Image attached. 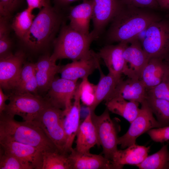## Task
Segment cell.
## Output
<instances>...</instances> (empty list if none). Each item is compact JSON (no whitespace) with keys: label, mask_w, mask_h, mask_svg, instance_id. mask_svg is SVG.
Wrapping results in <instances>:
<instances>
[{"label":"cell","mask_w":169,"mask_h":169,"mask_svg":"<svg viewBox=\"0 0 169 169\" xmlns=\"http://www.w3.org/2000/svg\"><path fill=\"white\" fill-rule=\"evenodd\" d=\"M148 9L123 3L111 22L105 36L106 42L108 44L121 42L130 43L151 23L163 18Z\"/></svg>","instance_id":"cell-1"},{"label":"cell","mask_w":169,"mask_h":169,"mask_svg":"<svg viewBox=\"0 0 169 169\" xmlns=\"http://www.w3.org/2000/svg\"><path fill=\"white\" fill-rule=\"evenodd\" d=\"M0 140L30 145L43 152H59L42 129L33 122L18 121L4 113L0 114Z\"/></svg>","instance_id":"cell-2"},{"label":"cell","mask_w":169,"mask_h":169,"mask_svg":"<svg viewBox=\"0 0 169 169\" xmlns=\"http://www.w3.org/2000/svg\"><path fill=\"white\" fill-rule=\"evenodd\" d=\"M60 10L50 4L43 8L34 18L29 31L21 40L27 48L37 51L54 42L64 22Z\"/></svg>","instance_id":"cell-3"},{"label":"cell","mask_w":169,"mask_h":169,"mask_svg":"<svg viewBox=\"0 0 169 169\" xmlns=\"http://www.w3.org/2000/svg\"><path fill=\"white\" fill-rule=\"evenodd\" d=\"M95 40L90 32L88 35L83 34L64 22L53 43L54 51L50 58L56 62L63 59L74 61L87 57L92 52L90 45Z\"/></svg>","instance_id":"cell-4"},{"label":"cell","mask_w":169,"mask_h":169,"mask_svg":"<svg viewBox=\"0 0 169 169\" xmlns=\"http://www.w3.org/2000/svg\"><path fill=\"white\" fill-rule=\"evenodd\" d=\"M64 116L63 110L49 103L33 121L42 129L59 152L66 154V137L63 125Z\"/></svg>","instance_id":"cell-5"},{"label":"cell","mask_w":169,"mask_h":169,"mask_svg":"<svg viewBox=\"0 0 169 169\" xmlns=\"http://www.w3.org/2000/svg\"><path fill=\"white\" fill-rule=\"evenodd\" d=\"M145 36L141 42L149 59L169 58V20L162 18L154 22L145 30Z\"/></svg>","instance_id":"cell-6"},{"label":"cell","mask_w":169,"mask_h":169,"mask_svg":"<svg viewBox=\"0 0 169 169\" xmlns=\"http://www.w3.org/2000/svg\"><path fill=\"white\" fill-rule=\"evenodd\" d=\"M9 95V102L3 113L13 117L19 116L27 121H33L49 103L38 95L12 93Z\"/></svg>","instance_id":"cell-7"},{"label":"cell","mask_w":169,"mask_h":169,"mask_svg":"<svg viewBox=\"0 0 169 169\" xmlns=\"http://www.w3.org/2000/svg\"><path fill=\"white\" fill-rule=\"evenodd\" d=\"M91 117L95 126L99 146L103 148L102 153L106 158L112 161L114 156L118 150L117 125L110 118L109 111L106 108L100 115L90 111Z\"/></svg>","instance_id":"cell-8"},{"label":"cell","mask_w":169,"mask_h":169,"mask_svg":"<svg viewBox=\"0 0 169 169\" xmlns=\"http://www.w3.org/2000/svg\"><path fill=\"white\" fill-rule=\"evenodd\" d=\"M141 104L139 113L130 123L127 131L123 135L118 137V145H120L122 149L136 144V139L150 130L162 127L154 118L146 99Z\"/></svg>","instance_id":"cell-9"},{"label":"cell","mask_w":169,"mask_h":169,"mask_svg":"<svg viewBox=\"0 0 169 169\" xmlns=\"http://www.w3.org/2000/svg\"><path fill=\"white\" fill-rule=\"evenodd\" d=\"M77 81L55 78L45 98L51 105L67 111L72 104V100L78 84Z\"/></svg>","instance_id":"cell-10"},{"label":"cell","mask_w":169,"mask_h":169,"mask_svg":"<svg viewBox=\"0 0 169 169\" xmlns=\"http://www.w3.org/2000/svg\"><path fill=\"white\" fill-rule=\"evenodd\" d=\"M93 29L90 33L95 39L98 38L107 24L122 6L121 0H92Z\"/></svg>","instance_id":"cell-11"},{"label":"cell","mask_w":169,"mask_h":169,"mask_svg":"<svg viewBox=\"0 0 169 169\" xmlns=\"http://www.w3.org/2000/svg\"><path fill=\"white\" fill-rule=\"evenodd\" d=\"M125 48L123 56L125 63L123 74L128 78L140 79L142 72L149 59L143 49L141 42L137 37Z\"/></svg>","instance_id":"cell-12"},{"label":"cell","mask_w":169,"mask_h":169,"mask_svg":"<svg viewBox=\"0 0 169 169\" xmlns=\"http://www.w3.org/2000/svg\"><path fill=\"white\" fill-rule=\"evenodd\" d=\"M25 54L22 51L0 59V86L6 91L13 90L24 64Z\"/></svg>","instance_id":"cell-13"},{"label":"cell","mask_w":169,"mask_h":169,"mask_svg":"<svg viewBox=\"0 0 169 169\" xmlns=\"http://www.w3.org/2000/svg\"><path fill=\"white\" fill-rule=\"evenodd\" d=\"M97 53L92 50L90 55L70 63L60 66L58 73L61 78L73 81L88 77L100 65Z\"/></svg>","instance_id":"cell-14"},{"label":"cell","mask_w":169,"mask_h":169,"mask_svg":"<svg viewBox=\"0 0 169 169\" xmlns=\"http://www.w3.org/2000/svg\"><path fill=\"white\" fill-rule=\"evenodd\" d=\"M128 44L121 42L116 45L108 44L97 53L108 68L109 73L119 79H121L123 74L125 63L123 52Z\"/></svg>","instance_id":"cell-15"},{"label":"cell","mask_w":169,"mask_h":169,"mask_svg":"<svg viewBox=\"0 0 169 169\" xmlns=\"http://www.w3.org/2000/svg\"><path fill=\"white\" fill-rule=\"evenodd\" d=\"M71 169H121L123 168L100 155L81 153L73 148L69 155Z\"/></svg>","instance_id":"cell-16"},{"label":"cell","mask_w":169,"mask_h":169,"mask_svg":"<svg viewBox=\"0 0 169 169\" xmlns=\"http://www.w3.org/2000/svg\"><path fill=\"white\" fill-rule=\"evenodd\" d=\"M74 98V101L70 108L67 111H64L63 125L66 137L65 153L68 154L73 149L72 145L80 124L81 100L79 84Z\"/></svg>","instance_id":"cell-17"},{"label":"cell","mask_w":169,"mask_h":169,"mask_svg":"<svg viewBox=\"0 0 169 169\" xmlns=\"http://www.w3.org/2000/svg\"><path fill=\"white\" fill-rule=\"evenodd\" d=\"M0 147L31 164L34 169H42L43 152L32 146L17 142L0 140Z\"/></svg>","instance_id":"cell-18"},{"label":"cell","mask_w":169,"mask_h":169,"mask_svg":"<svg viewBox=\"0 0 169 169\" xmlns=\"http://www.w3.org/2000/svg\"><path fill=\"white\" fill-rule=\"evenodd\" d=\"M93 8L92 0H84L80 4L71 7L68 16L70 26L82 34H89Z\"/></svg>","instance_id":"cell-19"},{"label":"cell","mask_w":169,"mask_h":169,"mask_svg":"<svg viewBox=\"0 0 169 169\" xmlns=\"http://www.w3.org/2000/svg\"><path fill=\"white\" fill-rule=\"evenodd\" d=\"M34 65L38 91L47 92L60 66L57 65L48 54L40 57Z\"/></svg>","instance_id":"cell-20"},{"label":"cell","mask_w":169,"mask_h":169,"mask_svg":"<svg viewBox=\"0 0 169 169\" xmlns=\"http://www.w3.org/2000/svg\"><path fill=\"white\" fill-rule=\"evenodd\" d=\"M169 72V66L165 61L152 58L143 70L140 79L148 90L159 84Z\"/></svg>","instance_id":"cell-21"},{"label":"cell","mask_w":169,"mask_h":169,"mask_svg":"<svg viewBox=\"0 0 169 169\" xmlns=\"http://www.w3.org/2000/svg\"><path fill=\"white\" fill-rule=\"evenodd\" d=\"M146 95V88L140 79L128 78L125 80H120L109 98L120 96L126 100L141 104L145 100Z\"/></svg>","instance_id":"cell-22"},{"label":"cell","mask_w":169,"mask_h":169,"mask_svg":"<svg viewBox=\"0 0 169 169\" xmlns=\"http://www.w3.org/2000/svg\"><path fill=\"white\" fill-rule=\"evenodd\" d=\"M89 112L83 121L80 123L76 136L74 149L81 153L90 152V149L96 145L99 146L95 126Z\"/></svg>","instance_id":"cell-23"},{"label":"cell","mask_w":169,"mask_h":169,"mask_svg":"<svg viewBox=\"0 0 169 169\" xmlns=\"http://www.w3.org/2000/svg\"><path fill=\"white\" fill-rule=\"evenodd\" d=\"M105 105L109 111L125 119L131 123L138 115L139 103L127 101L120 96H113L106 100Z\"/></svg>","instance_id":"cell-24"},{"label":"cell","mask_w":169,"mask_h":169,"mask_svg":"<svg viewBox=\"0 0 169 169\" xmlns=\"http://www.w3.org/2000/svg\"><path fill=\"white\" fill-rule=\"evenodd\" d=\"M150 146L136 144L124 150H118L114 154L112 161L122 167L125 165H136L142 162L148 156Z\"/></svg>","instance_id":"cell-25"},{"label":"cell","mask_w":169,"mask_h":169,"mask_svg":"<svg viewBox=\"0 0 169 169\" xmlns=\"http://www.w3.org/2000/svg\"><path fill=\"white\" fill-rule=\"evenodd\" d=\"M100 72V77L98 84L96 85L95 100L90 106L87 107L89 111H95L96 107L102 101H105L111 95L120 79L108 73L104 74L100 65L98 69Z\"/></svg>","instance_id":"cell-26"},{"label":"cell","mask_w":169,"mask_h":169,"mask_svg":"<svg viewBox=\"0 0 169 169\" xmlns=\"http://www.w3.org/2000/svg\"><path fill=\"white\" fill-rule=\"evenodd\" d=\"M38 91L34 63H24L18 81L13 93L38 95Z\"/></svg>","instance_id":"cell-27"},{"label":"cell","mask_w":169,"mask_h":169,"mask_svg":"<svg viewBox=\"0 0 169 169\" xmlns=\"http://www.w3.org/2000/svg\"><path fill=\"white\" fill-rule=\"evenodd\" d=\"M140 169H169V151L168 144L157 152L147 156L141 163L136 165Z\"/></svg>","instance_id":"cell-28"},{"label":"cell","mask_w":169,"mask_h":169,"mask_svg":"<svg viewBox=\"0 0 169 169\" xmlns=\"http://www.w3.org/2000/svg\"><path fill=\"white\" fill-rule=\"evenodd\" d=\"M146 100L162 127L169 126V100L147 94Z\"/></svg>","instance_id":"cell-29"},{"label":"cell","mask_w":169,"mask_h":169,"mask_svg":"<svg viewBox=\"0 0 169 169\" xmlns=\"http://www.w3.org/2000/svg\"><path fill=\"white\" fill-rule=\"evenodd\" d=\"M42 169H71L69 155L58 151H46L43 153Z\"/></svg>","instance_id":"cell-30"},{"label":"cell","mask_w":169,"mask_h":169,"mask_svg":"<svg viewBox=\"0 0 169 169\" xmlns=\"http://www.w3.org/2000/svg\"><path fill=\"white\" fill-rule=\"evenodd\" d=\"M32 11L27 8L18 13L13 19L11 27L21 40L29 31L35 17Z\"/></svg>","instance_id":"cell-31"},{"label":"cell","mask_w":169,"mask_h":169,"mask_svg":"<svg viewBox=\"0 0 169 169\" xmlns=\"http://www.w3.org/2000/svg\"><path fill=\"white\" fill-rule=\"evenodd\" d=\"M32 166L0 148V169H33Z\"/></svg>","instance_id":"cell-32"},{"label":"cell","mask_w":169,"mask_h":169,"mask_svg":"<svg viewBox=\"0 0 169 169\" xmlns=\"http://www.w3.org/2000/svg\"><path fill=\"white\" fill-rule=\"evenodd\" d=\"M79 87L80 100L87 107L90 106L95 101L96 85L90 83L86 77L82 79L79 84Z\"/></svg>","instance_id":"cell-33"},{"label":"cell","mask_w":169,"mask_h":169,"mask_svg":"<svg viewBox=\"0 0 169 169\" xmlns=\"http://www.w3.org/2000/svg\"><path fill=\"white\" fill-rule=\"evenodd\" d=\"M146 93L153 97L169 100V72L159 84L146 90Z\"/></svg>","instance_id":"cell-34"},{"label":"cell","mask_w":169,"mask_h":169,"mask_svg":"<svg viewBox=\"0 0 169 169\" xmlns=\"http://www.w3.org/2000/svg\"><path fill=\"white\" fill-rule=\"evenodd\" d=\"M146 133L156 142L162 143L169 140V126L152 129Z\"/></svg>","instance_id":"cell-35"},{"label":"cell","mask_w":169,"mask_h":169,"mask_svg":"<svg viewBox=\"0 0 169 169\" xmlns=\"http://www.w3.org/2000/svg\"><path fill=\"white\" fill-rule=\"evenodd\" d=\"M23 0H0V16L9 18Z\"/></svg>","instance_id":"cell-36"},{"label":"cell","mask_w":169,"mask_h":169,"mask_svg":"<svg viewBox=\"0 0 169 169\" xmlns=\"http://www.w3.org/2000/svg\"><path fill=\"white\" fill-rule=\"evenodd\" d=\"M12 44L9 34L0 37V59L7 57L13 54L11 51Z\"/></svg>","instance_id":"cell-37"},{"label":"cell","mask_w":169,"mask_h":169,"mask_svg":"<svg viewBox=\"0 0 169 169\" xmlns=\"http://www.w3.org/2000/svg\"><path fill=\"white\" fill-rule=\"evenodd\" d=\"M124 3L135 7L150 9H157L159 7L156 0H121Z\"/></svg>","instance_id":"cell-38"},{"label":"cell","mask_w":169,"mask_h":169,"mask_svg":"<svg viewBox=\"0 0 169 169\" xmlns=\"http://www.w3.org/2000/svg\"><path fill=\"white\" fill-rule=\"evenodd\" d=\"M28 8L33 10L35 8L41 9L50 4L49 0H26Z\"/></svg>","instance_id":"cell-39"},{"label":"cell","mask_w":169,"mask_h":169,"mask_svg":"<svg viewBox=\"0 0 169 169\" xmlns=\"http://www.w3.org/2000/svg\"><path fill=\"white\" fill-rule=\"evenodd\" d=\"M8 18L0 16V37L9 34V28L8 23Z\"/></svg>","instance_id":"cell-40"},{"label":"cell","mask_w":169,"mask_h":169,"mask_svg":"<svg viewBox=\"0 0 169 169\" xmlns=\"http://www.w3.org/2000/svg\"><path fill=\"white\" fill-rule=\"evenodd\" d=\"M2 88L0 87V114L3 113L5 110L7 105L6 101L9 100V95L5 94Z\"/></svg>","instance_id":"cell-41"},{"label":"cell","mask_w":169,"mask_h":169,"mask_svg":"<svg viewBox=\"0 0 169 169\" xmlns=\"http://www.w3.org/2000/svg\"><path fill=\"white\" fill-rule=\"evenodd\" d=\"M55 5V8L60 10L66 8L71 3L80 0H53Z\"/></svg>","instance_id":"cell-42"},{"label":"cell","mask_w":169,"mask_h":169,"mask_svg":"<svg viewBox=\"0 0 169 169\" xmlns=\"http://www.w3.org/2000/svg\"><path fill=\"white\" fill-rule=\"evenodd\" d=\"M160 7L165 10H169V0H156Z\"/></svg>","instance_id":"cell-43"},{"label":"cell","mask_w":169,"mask_h":169,"mask_svg":"<svg viewBox=\"0 0 169 169\" xmlns=\"http://www.w3.org/2000/svg\"><path fill=\"white\" fill-rule=\"evenodd\" d=\"M167 63V64L169 66V58L166 60H164Z\"/></svg>","instance_id":"cell-44"}]
</instances>
